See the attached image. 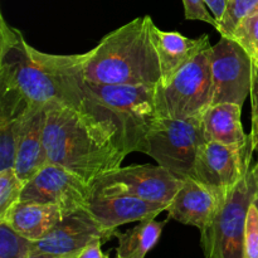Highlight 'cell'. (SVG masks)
<instances>
[{
    "label": "cell",
    "instance_id": "7c38bea8",
    "mask_svg": "<svg viewBox=\"0 0 258 258\" xmlns=\"http://www.w3.org/2000/svg\"><path fill=\"white\" fill-rule=\"evenodd\" d=\"M117 231L101 226L87 209H80L63 217L42 239L33 243V251L76 258L95 239L107 242ZM32 251V252H33Z\"/></svg>",
    "mask_w": 258,
    "mask_h": 258
},
{
    "label": "cell",
    "instance_id": "603a6c76",
    "mask_svg": "<svg viewBox=\"0 0 258 258\" xmlns=\"http://www.w3.org/2000/svg\"><path fill=\"white\" fill-rule=\"evenodd\" d=\"M24 185L14 169L0 171V219L20 201Z\"/></svg>",
    "mask_w": 258,
    "mask_h": 258
},
{
    "label": "cell",
    "instance_id": "7402d4cb",
    "mask_svg": "<svg viewBox=\"0 0 258 258\" xmlns=\"http://www.w3.org/2000/svg\"><path fill=\"white\" fill-rule=\"evenodd\" d=\"M33 243L34 241L0 221V258H25L33 251Z\"/></svg>",
    "mask_w": 258,
    "mask_h": 258
},
{
    "label": "cell",
    "instance_id": "6da1fadb",
    "mask_svg": "<svg viewBox=\"0 0 258 258\" xmlns=\"http://www.w3.org/2000/svg\"><path fill=\"white\" fill-rule=\"evenodd\" d=\"M68 68V67H67ZM72 77L75 105L52 101L45 108L44 144L49 163L91 184L116 170L128 155L121 128L110 111L83 93Z\"/></svg>",
    "mask_w": 258,
    "mask_h": 258
},
{
    "label": "cell",
    "instance_id": "f1b7e54d",
    "mask_svg": "<svg viewBox=\"0 0 258 258\" xmlns=\"http://www.w3.org/2000/svg\"><path fill=\"white\" fill-rule=\"evenodd\" d=\"M204 2H206L207 7L211 10L213 17L216 18L217 23H218V20H221L224 12H226L227 2H228V0H204Z\"/></svg>",
    "mask_w": 258,
    "mask_h": 258
},
{
    "label": "cell",
    "instance_id": "4fadbf2b",
    "mask_svg": "<svg viewBox=\"0 0 258 258\" xmlns=\"http://www.w3.org/2000/svg\"><path fill=\"white\" fill-rule=\"evenodd\" d=\"M222 194L194 178L183 180L166 212L169 218L203 231L218 209Z\"/></svg>",
    "mask_w": 258,
    "mask_h": 258
},
{
    "label": "cell",
    "instance_id": "d4e9b609",
    "mask_svg": "<svg viewBox=\"0 0 258 258\" xmlns=\"http://www.w3.org/2000/svg\"><path fill=\"white\" fill-rule=\"evenodd\" d=\"M246 258H258V206L252 203L246 222Z\"/></svg>",
    "mask_w": 258,
    "mask_h": 258
},
{
    "label": "cell",
    "instance_id": "3957f363",
    "mask_svg": "<svg viewBox=\"0 0 258 258\" xmlns=\"http://www.w3.org/2000/svg\"><path fill=\"white\" fill-rule=\"evenodd\" d=\"M22 32L0 17V121L23 117L62 101L54 78L42 67Z\"/></svg>",
    "mask_w": 258,
    "mask_h": 258
},
{
    "label": "cell",
    "instance_id": "f546056e",
    "mask_svg": "<svg viewBox=\"0 0 258 258\" xmlns=\"http://www.w3.org/2000/svg\"><path fill=\"white\" fill-rule=\"evenodd\" d=\"M25 258H66V257H60V256H55V254H50L47 253V252H38V251H33L30 252Z\"/></svg>",
    "mask_w": 258,
    "mask_h": 258
},
{
    "label": "cell",
    "instance_id": "ac0fdd59",
    "mask_svg": "<svg viewBox=\"0 0 258 258\" xmlns=\"http://www.w3.org/2000/svg\"><path fill=\"white\" fill-rule=\"evenodd\" d=\"M242 106L232 102L212 105L202 113L204 136L207 141L242 145L249 139L241 121Z\"/></svg>",
    "mask_w": 258,
    "mask_h": 258
},
{
    "label": "cell",
    "instance_id": "d6986e66",
    "mask_svg": "<svg viewBox=\"0 0 258 258\" xmlns=\"http://www.w3.org/2000/svg\"><path fill=\"white\" fill-rule=\"evenodd\" d=\"M166 222H158L155 218L145 219L123 233L117 232L115 236L118 239L116 257L145 258L148 252L158 243Z\"/></svg>",
    "mask_w": 258,
    "mask_h": 258
},
{
    "label": "cell",
    "instance_id": "8992f818",
    "mask_svg": "<svg viewBox=\"0 0 258 258\" xmlns=\"http://www.w3.org/2000/svg\"><path fill=\"white\" fill-rule=\"evenodd\" d=\"M202 115L188 118L160 117L149 130L138 151L184 180L193 178L194 165L206 143Z\"/></svg>",
    "mask_w": 258,
    "mask_h": 258
},
{
    "label": "cell",
    "instance_id": "4316f807",
    "mask_svg": "<svg viewBox=\"0 0 258 258\" xmlns=\"http://www.w3.org/2000/svg\"><path fill=\"white\" fill-rule=\"evenodd\" d=\"M251 139L254 151L258 154V66L254 64L253 78H252L251 93Z\"/></svg>",
    "mask_w": 258,
    "mask_h": 258
},
{
    "label": "cell",
    "instance_id": "9c48e42d",
    "mask_svg": "<svg viewBox=\"0 0 258 258\" xmlns=\"http://www.w3.org/2000/svg\"><path fill=\"white\" fill-rule=\"evenodd\" d=\"M213 102L243 106L251 93L254 64L243 47L233 38L221 35L211 48Z\"/></svg>",
    "mask_w": 258,
    "mask_h": 258
},
{
    "label": "cell",
    "instance_id": "ba28073f",
    "mask_svg": "<svg viewBox=\"0 0 258 258\" xmlns=\"http://www.w3.org/2000/svg\"><path fill=\"white\" fill-rule=\"evenodd\" d=\"M183 180L161 165L120 166L103 174L91 185L92 197L131 196L156 203L170 204Z\"/></svg>",
    "mask_w": 258,
    "mask_h": 258
},
{
    "label": "cell",
    "instance_id": "5b68a950",
    "mask_svg": "<svg viewBox=\"0 0 258 258\" xmlns=\"http://www.w3.org/2000/svg\"><path fill=\"white\" fill-rule=\"evenodd\" d=\"M258 194L252 166L241 181L227 191L208 226L201 231L206 258H246V222Z\"/></svg>",
    "mask_w": 258,
    "mask_h": 258
},
{
    "label": "cell",
    "instance_id": "2e32d148",
    "mask_svg": "<svg viewBox=\"0 0 258 258\" xmlns=\"http://www.w3.org/2000/svg\"><path fill=\"white\" fill-rule=\"evenodd\" d=\"M45 108L47 106L28 113L18 141L14 170L24 183H28L49 164L44 144Z\"/></svg>",
    "mask_w": 258,
    "mask_h": 258
},
{
    "label": "cell",
    "instance_id": "9a60e30c",
    "mask_svg": "<svg viewBox=\"0 0 258 258\" xmlns=\"http://www.w3.org/2000/svg\"><path fill=\"white\" fill-rule=\"evenodd\" d=\"M151 39L159 58L161 72L160 85H166L184 66L199 53L212 47L208 34L193 39L178 32H165L151 23Z\"/></svg>",
    "mask_w": 258,
    "mask_h": 258
},
{
    "label": "cell",
    "instance_id": "44dd1931",
    "mask_svg": "<svg viewBox=\"0 0 258 258\" xmlns=\"http://www.w3.org/2000/svg\"><path fill=\"white\" fill-rule=\"evenodd\" d=\"M256 12H258V0H228L226 12L217 23L216 29L221 35L231 37L237 25Z\"/></svg>",
    "mask_w": 258,
    "mask_h": 258
},
{
    "label": "cell",
    "instance_id": "30bf717a",
    "mask_svg": "<svg viewBox=\"0 0 258 258\" xmlns=\"http://www.w3.org/2000/svg\"><path fill=\"white\" fill-rule=\"evenodd\" d=\"M253 153L251 135L242 145L206 141L197 156L193 178L224 196L251 169Z\"/></svg>",
    "mask_w": 258,
    "mask_h": 258
},
{
    "label": "cell",
    "instance_id": "4dcf8cb0",
    "mask_svg": "<svg viewBox=\"0 0 258 258\" xmlns=\"http://www.w3.org/2000/svg\"><path fill=\"white\" fill-rule=\"evenodd\" d=\"M252 171H253L254 176H256V179H257V183H258V161L254 164L253 166H252Z\"/></svg>",
    "mask_w": 258,
    "mask_h": 258
},
{
    "label": "cell",
    "instance_id": "277c9868",
    "mask_svg": "<svg viewBox=\"0 0 258 258\" xmlns=\"http://www.w3.org/2000/svg\"><path fill=\"white\" fill-rule=\"evenodd\" d=\"M63 58L83 93L105 106L117 121L128 154L138 151L139 145L151 126L161 117L156 101L158 85H102L87 82L73 64L71 55H63Z\"/></svg>",
    "mask_w": 258,
    "mask_h": 258
},
{
    "label": "cell",
    "instance_id": "7a4b0ae2",
    "mask_svg": "<svg viewBox=\"0 0 258 258\" xmlns=\"http://www.w3.org/2000/svg\"><path fill=\"white\" fill-rule=\"evenodd\" d=\"M151 23L149 15L135 18L106 34L87 53L71 55L83 80L102 85H159L161 72Z\"/></svg>",
    "mask_w": 258,
    "mask_h": 258
},
{
    "label": "cell",
    "instance_id": "5bb4252c",
    "mask_svg": "<svg viewBox=\"0 0 258 258\" xmlns=\"http://www.w3.org/2000/svg\"><path fill=\"white\" fill-rule=\"evenodd\" d=\"M169 206L131 196H113L91 197L86 209L106 229L117 231L122 224L155 218Z\"/></svg>",
    "mask_w": 258,
    "mask_h": 258
},
{
    "label": "cell",
    "instance_id": "83f0119b",
    "mask_svg": "<svg viewBox=\"0 0 258 258\" xmlns=\"http://www.w3.org/2000/svg\"><path fill=\"white\" fill-rule=\"evenodd\" d=\"M103 243H105V241H102V239H95L92 243H90L87 247H85V248L77 254L76 258H111L102 252Z\"/></svg>",
    "mask_w": 258,
    "mask_h": 258
},
{
    "label": "cell",
    "instance_id": "1f68e13d",
    "mask_svg": "<svg viewBox=\"0 0 258 258\" xmlns=\"http://www.w3.org/2000/svg\"><path fill=\"white\" fill-rule=\"evenodd\" d=\"M256 203H257V206H258V194H257V197H256Z\"/></svg>",
    "mask_w": 258,
    "mask_h": 258
},
{
    "label": "cell",
    "instance_id": "e0dca14e",
    "mask_svg": "<svg viewBox=\"0 0 258 258\" xmlns=\"http://www.w3.org/2000/svg\"><path fill=\"white\" fill-rule=\"evenodd\" d=\"M64 217L62 209L53 204L19 201L0 221H4L22 236L39 241Z\"/></svg>",
    "mask_w": 258,
    "mask_h": 258
},
{
    "label": "cell",
    "instance_id": "ffe728a7",
    "mask_svg": "<svg viewBox=\"0 0 258 258\" xmlns=\"http://www.w3.org/2000/svg\"><path fill=\"white\" fill-rule=\"evenodd\" d=\"M27 116L0 121V171L14 169L18 141Z\"/></svg>",
    "mask_w": 258,
    "mask_h": 258
},
{
    "label": "cell",
    "instance_id": "8fae6325",
    "mask_svg": "<svg viewBox=\"0 0 258 258\" xmlns=\"http://www.w3.org/2000/svg\"><path fill=\"white\" fill-rule=\"evenodd\" d=\"M91 197V184L86 183L72 171L49 163L25 183L20 201L53 204L59 207L63 214L67 216L85 209Z\"/></svg>",
    "mask_w": 258,
    "mask_h": 258
},
{
    "label": "cell",
    "instance_id": "484cf974",
    "mask_svg": "<svg viewBox=\"0 0 258 258\" xmlns=\"http://www.w3.org/2000/svg\"><path fill=\"white\" fill-rule=\"evenodd\" d=\"M184 13L188 20H201V22L217 27V20L209 12L204 0H183Z\"/></svg>",
    "mask_w": 258,
    "mask_h": 258
},
{
    "label": "cell",
    "instance_id": "cb8c5ba5",
    "mask_svg": "<svg viewBox=\"0 0 258 258\" xmlns=\"http://www.w3.org/2000/svg\"><path fill=\"white\" fill-rule=\"evenodd\" d=\"M231 38L246 49L253 64L258 66V12L242 20L233 30Z\"/></svg>",
    "mask_w": 258,
    "mask_h": 258
},
{
    "label": "cell",
    "instance_id": "52a82bcc",
    "mask_svg": "<svg viewBox=\"0 0 258 258\" xmlns=\"http://www.w3.org/2000/svg\"><path fill=\"white\" fill-rule=\"evenodd\" d=\"M211 48L199 53L166 85L159 83L156 101L161 117H194L211 107L213 102Z\"/></svg>",
    "mask_w": 258,
    "mask_h": 258
}]
</instances>
